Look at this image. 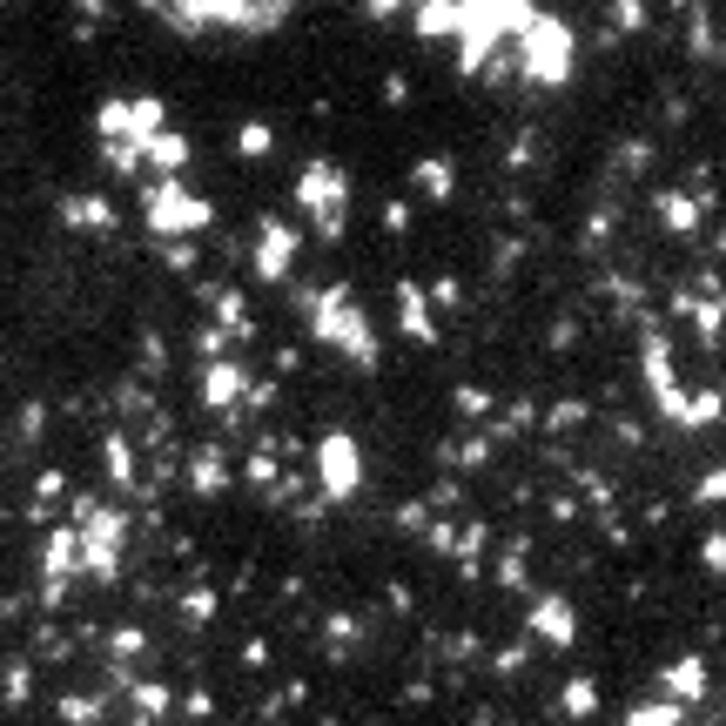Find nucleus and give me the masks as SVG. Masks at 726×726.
<instances>
[{
    "mask_svg": "<svg viewBox=\"0 0 726 726\" xmlns=\"http://www.w3.org/2000/svg\"><path fill=\"white\" fill-rule=\"evenodd\" d=\"M310 310H316V337L337 343L343 356H356L363 371H371V363H377V337H371V323H363V303L350 290H323Z\"/></svg>",
    "mask_w": 726,
    "mask_h": 726,
    "instance_id": "f257e3e1",
    "label": "nucleus"
},
{
    "mask_svg": "<svg viewBox=\"0 0 726 726\" xmlns=\"http://www.w3.org/2000/svg\"><path fill=\"white\" fill-rule=\"evenodd\" d=\"M518 48H524V81H539V88L572 81V27H565V21L532 14V27L518 34Z\"/></svg>",
    "mask_w": 726,
    "mask_h": 726,
    "instance_id": "f03ea898",
    "label": "nucleus"
},
{
    "mask_svg": "<svg viewBox=\"0 0 726 726\" xmlns=\"http://www.w3.org/2000/svg\"><path fill=\"white\" fill-rule=\"evenodd\" d=\"M645 323V343H639V363H645V390H653V403H660V418H673V424H686V397L679 390V377H673V356H666V337H660V323L653 316H639Z\"/></svg>",
    "mask_w": 726,
    "mask_h": 726,
    "instance_id": "7ed1b4c3",
    "label": "nucleus"
},
{
    "mask_svg": "<svg viewBox=\"0 0 726 726\" xmlns=\"http://www.w3.org/2000/svg\"><path fill=\"white\" fill-rule=\"evenodd\" d=\"M297 195L316 209V229L337 242V235H343V195H350V176L337 169V161H310V169L297 176Z\"/></svg>",
    "mask_w": 726,
    "mask_h": 726,
    "instance_id": "20e7f679",
    "label": "nucleus"
},
{
    "mask_svg": "<svg viewBox=\"0 0 726 726\" xmlns=\"http://www.w3.org/2000/svg\"><path fill=\"white\" fill-rule=\"evenodd\" d=\"M316 464H323V498H337V505L356 498V484H363V451H356L350 431H330V437H323Z\"/></svg>",
    "mask_w": 726,
    "mask_h": 726,
    "instance_id": "39448f33",
    "label": "nucleus"
},
{
    "mask_svg": "<svg viewBox=\"0 0 726 726\" xmlns=\"http://www.w3.org/2000/svg\"><path fill=\"white\" fill-rule=\"evenodd\" d=\"M202 222H209V202H202V195H182L176 182L148 195V229H155V235H189V229H202Z\"/></svg>",
    "mask_w": 726,
    "mask_h": 726,
    "instance_id": "423d86ee",
    "label": "nucleus"
},
{
    "mask_svg": "<svg viewBox=\"0 0 726 726\" xmlns=\"http://www.w3.org/2000/svg\"><path fill=\"white\" fill-rule=\"evenodd\" d=\"M532 639H545V645H572L579 639V613L565 605L558 592H539L532 598Z\"/></svg>",
    "mask_w": 726,
    "mask_h": 726,
    "instance_id": "0eeeda50",
    "label": "nucleus"
},
{
    "mask_svg": "<svg viewBox=\"0 0 726 726\" xmlns=\"http://www.w3.org/2000/svg\"><path fill=\"white\" fill-rule=\"evenodd\" d=\"M290 263H297V229H290V222H263L256 269H263L269 282H282V276H290Z\"/></svg>",
    "mask_w": 726,
    "mask_h": 726,
    "instance_id": "6e6552de",
    "label": "nucleus"
},
{
    "mask_svg": "<svg viewBox=\"0 0 726 726\" xmlns=\"http://www.w3.org/2000/svg\"><path fill=\"white\" fill-rule=\"evenodd\" d=\"M397 330L411 343H437V323H431V303L418 282H397Z\"/></svg>",
    "mask_w": 726,
    "mask_h": 726,
    "instance_id": "1a4fd4ad",
    "label": "nucleus"
},
{
    "mask_svg": "<svg viewBox=\"0 0 726 726\" xmlns=\"http://www.w3.org/2000/svg\"><path fill=\"white\" fill-rule=\"evenodd\" d=\"M660 686H666V700H673V706H693V700H706V660H700V653L673 660Z\"/></svg>",
    "mask_w": 726,
    "mask_h": 726,
    "instance_id": "9d476101",
    "label": "nucleus"
},
{
    "mask_svg": "<svg viewBox=\"0 0 726 726\" xmlns=\"http://www.w3.org/2000/svg\"><path fill=\"white\" fill-rule=\"evenodd\" d=\"M653 216H660L673 235H693V229H700V202L679 195V189H660V195H653Z\"/></svg>",
    "mask_w": 726,
    "mask_h": 726,
    "instance_id": "9b49d317",
    "label": "nucleus"
},
{
    "mask_svg": "<svg viewBox=\"0 0 726 726\" xmlns=\"http://www.w3.org/2000/svg\"><path fill=\"white\" fill-rule=\"evenodd\" d=\"M458 21H464V0H424V8H418V34L424 40L458 34Z\"/></svg>",
    "mask_w": 726,
    "mask_h": 726,
    "instance_id": "f8f14e48",
    "label": "nucleus"
},
{
    "mask_svg": "<svg viewBox=\"0 0 726 726\" xmlns=\"http://www.w3.org/2000/svg\"><path fill=\"white\" fill-rule=\"evenodd\" d=\"M418 189H424L431 202H451V195H458V169H451L444 155H424V161H418Z\"/></svg>",
    "mask_w": 726,
    "mask_h": 726,
    "instance_id": "ddd939ff",
    "label": "nucleus"
},
{
    "mask_svg": "<svg viewBox=\"0 0 726 726\" xmlns=\"http://www.w3.org/2000/svg\"><path fill=\"white\" fill-rule=\"evenodd\" d=\"M558 706L572 713V719H592L598 713V686L592 679H565V693H558Z\"/></svg>",
    "mask_w": 726,
    "mask_h": 726,
    "instance_id": "4468645a",
    "label": "nucleus"
},
{
    "mask_svg": "<svg viewBox=\"0 0 726 726\" xmlns=\"http://www.w3.org/2000/svg\"><path fill=\"white\" fill-rule=\"evenodd\" d=\"M202 390H209V403H235L242 397V371H235V363H209V384H202Z\"/></svg>",
    "mask_w": 726,
    "mask_h": 726,
    "instance_id": "2eb2a0df",
    "label": "nucleus"
},
{
    "mask_svg": "<svg viewBox=\"0 0 726 726\" xmlns=\"http://www.w3.org/2000/svg\"><path fill=\"white\" fill-rule=\"evenodd\" d=\"M626 726H679V706L673 700H645V706L626 713Z\"/></svg>",
    "mask_w": 726,
    "mask_h": 726,
    "instance_id": "dca6fc26",
    "label": "nucleus"
},
{
    "mask_svg": "<svg viewBox=\"0 0 726 726\" xmlns=\"http://www.w3.org/2000/svg\"><path fill=\"white\" fill-rule=\"evenodd\" d=\"M148 155H155V169H169V176H176L182 161H189V142H176V135H155V142H148Z\"/></svg>",
    "mask_w": 726,
    "mask_h": 726,
    "instance_id": "f3484780",
    "label": "nucleus"
},
{
    "mask_svg": "<svg viewBox=\"0 0 726 726\" xmlns=\"http://www.w3.org/2000/svg\"><path fill=\"white\" fill-rule=\"evenodd\" d=\"M216 310H222V330H229V337H250V330H256V323H250V303H242V297H222Z\"/></svg>",
    "mask_w": 726,
    "mask_h": 726,
    "instance_id": "a211bd4d",
    "label": "nucleus"
},
{
    "mask_svg": "<svg viewBox=\"0 0 726 726\" xmlns=\"http://www.w3.org/2000/svg\"><path fill=\"white\" fill-rule=\"evenodd\" d=\"M592 411H585V403L579 397H565V403H552V411H545V431H572V424H585Z\"/></svg>",
    "mask_w": 726,
    "mask_h": 726,
    "instance_id": "6ab92c4d",
    "label": "nucleus"
},
{
    "mask_svg": "<svg viewBox=\"0 0 726 726\" xmlns=\"http://www.w3.org/2000/svg\"><path fill=\"white\" fill-rule=\"evenodd\" d=\"M269 129H263V121H250V129H235V155H269Z\"/></svg>",
    "mask_w": 726,
    "mask_h": 726,
    "instance_id": "aec40b11",
    "label": "nucleus"
},
{
    "mask_svg": "<svg viewBox=\"0 0 726 726\" xmlns=\"http://www.w3.org/2000/svg\"><path fill=\"white\" fill-rule=\"evenodd\" d=\"M68 216L88 222V229H108V202H95V195H88V202H68Z\"/></svg>",
    "mask_w": 726,
    "mask_h": 726,
    "instance_id": "412c9836",
    "label": "nucleus"
},
{
    "mask_svg": "<svg viewBox=\"0 0 726 726\" xmlns=\"http://www.w3.org/2000/svg\"><path fill=\"white\" fill-rule=\"evenodd\" d=\"M498 585H524V545H511V552L498 558Z\"/></svg>",
    "mask_w": 726,
    "mask_h": 726,
    "instance_id": "4be33fe9",
    "label": "nucleus"
},
{
    "mask_svg": "<svg viewBox=\"0 0 726 726\" xmlns=\"http://www.w3.org/2000/svg\"><path fill=\"white\" fill-rule=\"evenodd\" d=\"M632 34V27H645V0H619V8H613V34Z\"/></svg>",
    "mask_w": 726,
    "mask_h": 726,
    "instance_id": "5701e85b",
    "label": "nucleus"
},
{
    "mask_svg": "<svg viewBox=\"0 0 726 726\" xmlns=\"http://www.w3.org/2000/svg\"><path fill=\"white\" fill-rule=\"evenodd\" d=\"M384 229H390V235L411 229V202H403V195H390V202H384Z\"/></svg>",
    "mask_w": 726,
    "mask_h": 726,
    "instance_id": "b1692460",
    "label": "nucleus"
},
{
    "mask_svg": "<svg viewBox=\"0 0 726 726\" xmlns=\"http://www.w3.org/2000/svg\"><path fill=\"white\" fill-rule=\"evenodd\" d=\"M693 498H700V505H719V498H726V471H706Z\"/></svg>",
    "mask_w": 726,
    "mask_h": 726,
    "instance_id": "393cba45",
    "label": "nucleus"
},
{
    "mask_svg": "<svg viewBox=\"0 0 726 726\" xmlns=\"http://www.w3.org/2000/svg\"><path fill=\"white\" fill-rule=\"evenodd\" d=\"M700 558L713 565V572H726V532H706V545H700Z\"/></svg>",
    "mask_w": 726,
    "mask_h": 726,
    "instance_id": "a878e982",
    "label": "nucleus"
},
{
    "mask_svg": "<svg viewBox=\"0 0 726 726\" xmlns=\"http://www.w3.org/2000/svg\"><path fill=\"white\" fill-rule=\"evenodd\" d=\"M444 310H451V303H464V290H458V276H437V290H431Z\"/></svg>",
    "mask_w": 726,
    "mask_h": 726,
    "instance_id": "bb28decb",
    "label": "nucleus"
},
{
    "mask_svg": "<svg viewBox=\"0 0 726 726\" xmlns=\"http://www.w3.org/2000/svg\"><path fill=\"white\" fill-rule=\"evenodd\" d=\"M458 411H471V418H484V411H492V397H484V390H458Z\"/></svg>",
    "mask_w": 726,
    "mask_h": 726,
    "instance_id": "cd10ccee",
    "label": "nucleus"
},
{
    "mask_svg": "<svg viewBox=\"0 0 726 726\" xmlns=\"http://www.w3.org/2000/svg\"><path fill=\"white\" fill-rule=\"evenodd\" d=\"M371 8H377V14H397V0H371Z\"/></svg>",
    "mask_w": 726,
    "mask_h": 726,
    "instance_id": "c85d7f7f",
    "label": "nucleus"
}]
</instances>
